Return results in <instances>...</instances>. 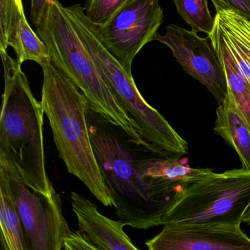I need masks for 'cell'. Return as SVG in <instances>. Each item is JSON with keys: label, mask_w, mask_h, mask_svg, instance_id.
<instances>
[{"label": "cell", "mask_w": 250, "mask_h": 250, "mask_svg": "<svg viewBox=\"0 0 250 250\" xmlns=\"http://www.w3.org/2000/svg\"><path fill=\"white\" fill-rule=\"evenodd\" d=\"M86 117L95 156L119 220L135 229L162 226L169 208L188 185L145 176L143 159L150 143L133 138L90 105Z\"/></svg>", "instance_id": "obj_1"}, {"label": "cell", "mask_w": 250, "mask_h": 250, "mask_svg": "<svg viewBox=\"0 0 250 250\" xmlns=\"http://www.w3.org/2000/svg\"><path fill=\"white\" fill-rule=\"evenodd\" d=\"M5 87L0 116V162L12 168L30 188L55 191L46 169L42 102L33 96L17 59L0 47Z\"/></svg>", "instance_id": "obj_2"}, {"label": "cell", "mask_w": 250, "mask_h": 250, "mask_svg": "<svg viewBox=\"0 0 250 250\" xmlns=\"http://www.w3.org/2000/svg\"><path fill=\"white\" fill-rule=\"evenodd\" d=\"M43 70L42 105L49 119L54 141L67 169L108 207H114L112 192L96 160L87 125V98L74 82L52 62Z\"/></svg>", "instance_id": "obj_3"}, {"label": "cell", "mask_w": 250, "mask_h": 250, "mask_svg": "<svg viewBox=\"0 0 250 250\" xmlns=\"http://www.w3.org/2000/svg\"><path fill=\"white\" fill-rule=\"evenodd\" d=\"M36 33L49 49L53 63L84 93L90 107L133 138L143 140L59 1L51 0Z\"/></svg>", "instance_id": "obj_4"}, {"label": "cell", "mask_w": 250, "mask_h": 250, "mask_svg": "<svg viewBox=\"0 0 250 250\" xmlns=\"http://www.w3.org/2000/svg\"><path fill=\"white\" fill-rule=\"evenodd\" d=\"M250 207V170L233 169L188 184L165 215L168 224L241 225Z\"/></svg>", "instance_id": "obj_5"}, {"label": "cell", "mask_w": 250, "mask_h": 250, "mask_svg": "<svg viewBox=\"0 0 250 250\" xmlns=\"http://www.w3.org/2000/svg\"><path fill=\"white\" fill-rule=\"evenodd\" d=\"M8 172L28 250H61L71 232L62 214L59 194H46L24 184L18 174L0 162Z\"/></svg>", "instance_id": "obj_6"}, {"label": "cell", "mask_w": 250, "mask_h": 250, "mask_svg": "<svg viewBox=\"0 0 250 250\" xmlns=\"http://www.w3.org/2000/svg\"><path fill=\"white\" fill-rule=\"evenodd\" d=\"M159 0H127L105 24L96 26L106 49L130 75L131 65L145 45L155 41L163 23Z\"/></svg>", "instance_id": "obj_7"}, {"label": "cell", "mask_w": 250, "mask_h": 250, "mask_svg": "<svg viewBox=\"0 0 250 250\" xmlns=\"http://www.w3.org/2000/svg\"><path fill=\"white\" fill-rule=\"evenodd\" d=\"M155 41L166 45L184 71L206 86L219 104L224 102L226 74L209 36L202 38L194 30L170 24L165 35L156 34Z\"/></svg>", "instance_id": "obj_8"}, {"label": "cell", "mask_w": 250, "mask_h": 250, "mask_svg": "<svg viewBox=\"0 0 250 250\" xmlns=\"http://www.w3.org/2000/svg\"><path fill=\"white\" fill-rule=\"evenodd\" d=\"M146 245L150 250H250V238L241 225L168 224Z\"/></svg>", "instance_id": "obj_9"}, {"label": "cell", "mask_w": 250, "mask_h": 250, "mask_svg": "<svg viewBox=\"0 0 250 250\" xmlns=\"http://www.w3.org/2000/svg\"><path fill=\"white\" fill-rule=\"evenodd\" d=\"M73 210L78 219L79 230L99 250H138L124 230L121 221L102 214L94 203L80 193H71Z\"/></svg>", "instance_id": "obj_10"}, {"label": "cell", "mask_w": 250, "mask_h": 250, "mask_svg": "<svg viewBox=\"0 0 250 250\" xmlns=\"http://www.w3.org/2000/svg\"><path fill=\"white\" fill-rule=\"evenodd\" d=\"M216 114L215 134L235 150L243 169L250 170V124L229 92L219 104Z\"/></svg>", "instance_id": "obj_11"}, {"label": "cell", "mask_w": 250, "mask_h": 250, "mask_svg": "<svg viewBox=\"0 0 250 250\" xmlns=\"http://www.w3.org/2000/svg\"><path fill=\"white\" fill-rule=\"evenodd\" d=\"M215 17V27L250 84V20L229 10L216 12Z\"/></svg>", "instance_id": "obj_12"}, {"label": "cell", "mask_w": 250, "mask_h": 250, "mask_svg": "<svg viewBox=\"0 0 250 250\" xmlns=\"http://www.w3.org/2000/svg\"><path fill=\"white\" fill-rule=\"evenodd\" d=\"M1 242L5 250H28L8 172L0 165Z\"/></svg>", "instance_id": "obj_13"}, {"label": "cell", "mask_w": 250, "mask_h": 250, "mask_svg": "<svg viewBox=\"0 0 250 250\" xmlns=\"http://www.w3.org/2000/svg\"><path fill=\"white\" fill-rule=\"evenodd\" d=\"M208 36L225 70L228 91L250 124V84L238 69L233 57L225 46L220 33L215 25Z\"/></svg>", "instance_id": "obj_14"}, {"label": "cell", "mask_w": 250, "mask_h": 250, "mask_svg": "<svg viewBox=\"0 0 250 250\" xmlns=\"http://www.w3.org/2000/svg\"><path fill=\"white\" fill-rule=\"evenodd\" d=\"M11 46L21 65L25 61H33L42 65L51 61L49 49L30 27L26 17L21 19Z\"/></svg>", "instance_id": "obj_15"}, {"label": "cell", "mask_w": 250, "mask_h": 250, "mask_svg": "<svg viewBox=\"0 0 250 250\" xmlns=\"http://www.w3.org/2000/svg\"><path fill=\"white\" fill-rule=\"evenodd\" d=\"M180 17L197 33L210 34L216 17L209 11L208 0H173Z\"/></svg>", "instance_id": "obj_16"}, {"label": "cell", "mask_w": 250, "mask_h": 250, "mask_svg": "<svg viewBox=\"0 0 250 250\" xmlns=\"http://www.w3.org/2000/svg\"><path fill=\"white\" fill-rule=\"evenodd\" d=\"M24 17L22 0H0V47L8 49L11 46Z\"/></svg>", "instance_id": "obj_17"}, {"label": "cell", "mask_w": 250, "mask_h": 250, "mask_svg": "<svg viewBox=\"0 0 250 250\" xmlns=\"http://www.w3.org/2000/svg\"><path fill=\"white\" fill-rule=\"evenodd\" d=\"M84 14L96 26L105 24L127 0H84Z\"/></svg>", "instance_id": "obj_18"}, {"label": "cell", "mask_w": 250, "mask_h": 250, "mask_svg": "<svg viewBox=\"0 0 250 250\" xmlns=\"http://www.w3.org/2000/svg\"><path fill=\"white\" fill-rule=\"evenodd\" d=\"M216 12L232 11L250 20V0H210Z\"/></svg>", "instance_id": "obj_19"}, {"label": "cell", "mask_w": 250, "mask_h": 250, "mask_svg": "<svg viewBox=\"0 0 250 250\" xmlns=\"http://www.w3.org/2000/svg\"><path fill=\"white\" fill-rule=\"evenodd\" d=\"M62 249L65 250H99L80 230H71L64 239Z\"/></svg>", "instance_id": "obj_20"}, {"label": "cell", "mask_w": 250, "mask_h": 250, "mask_svg": "<svg viewBox=\"0 0 250 250\" xmlns=\"http://www.w3.org/2000/svg\"><path fill=\"white\" fill-rule=\"evenodd\" d=\"M51 0H31L30 19L36 27L41 22L43 14L49 7Z\"/></svg>", "instance_id": "obj_21"}, {"label": "cell", "mask_w": 250, "mask_h": 250, "mask_svg": "<svg viewBox=\"0 0 250 250\" xmlns=\"http://www.w3.org/2000/svg\"><path fill=\"white\" fill-rule=\"evenodd\" d=\"M243 222L250 225V207L247 210V213L244 215V219H243Z\"/></svg>", "instance_id": "obj_22"}]
</instances>
